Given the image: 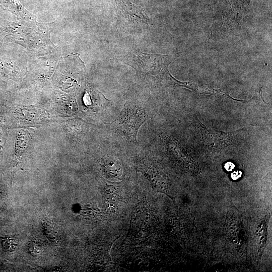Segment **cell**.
Listing matches in <instances>:
<instances>
[{"instance_id": "obj_6", "label": "cell", "mask_w": 272, "mask_h": 272, "mask_svg": "<svg viewBox=\"0 0 272 272\" xmlns=\"http://www.w3.org/2000/svg\"><path fill=\"white\" fill-rule=\"evenodd\" d=\"M242 175V173L240 171H235L231 173V177L233 180H237L239 179Z\"/></svg>"}, {"instance_id": "obj_2", "label": "cell", "mask_w": 272, "mask_h": 272, "mask_svg": "<svg viewBox=\"0 0 272 272\" xmlns=\"http://www.w3.org/2000/svg\"><path fill=\"white\" fill-rule=\"evenodd\" d=\"M147 119L143 110L126 103L115 126L120 134L137 142L138 130Z\"/></svg>"}, {"instance_id": "obj_7", "label": "cell", "mask_w": 272, "mask_h": 272, "mask_svg": "<svg viewBox=\"0 0 272 272\" xmlns=\"http://www.w3.org/2000/svg\"><path fill=\"white\" fill-rule=\"evenodd\" d=\"M234 167V164L231 162H227L224 165V168L227 171H231Z\"/></svg>"}, {"instance_id": "obj_1", "label": "cell", "mask_w": 272, "mask_h": 272, "mask_svg": "<svg viewBox=\"0 0 272 272\" xmlns=\"http://www.w3.org/2000/svg\"><path fill=\"white\" fill-rule=\"evenodd\" d=\"M171 56L160 54H148L135 50L120 59L123 63L133 68L138 74L152 77L165 87H175L177 79L169 73L168 67Z\"/></svg>"}, {"instance_id": "obj_5", "label": "cell", "mask_w": 272, "mask_h": 272, "mask_svg": "<svg viewBox=\"0 0 272 272\" xmlns=\"http://www.w3.org/2000/svg\"><path fill=\"white\" fill-rule=\"evenodd\" d=\"M107 172L111 176L117 177L121 174V168L119 164L113 161L108 162L105 165Z\"/></svg>"}, {"instance_id": "obj_3", "label": "cell", "mask_w": 272, "mask_h": 272, "mask_svg": "<svg viewBox=\"0 0 272 272\" xmlns=\"http://www.w3.org/2000/svg\"><path fill=\"white\" fill-rule=\"evenodd\" d=\"M122 13L128 17L149 24V18L137 0H115Z\"/></svg>"}, {"instance_id": "obj_4", "label": "cell", "mask_w": 272, "mask_h": 272, "mask_svg": "<svg viewBox=\"0 0 272 272\" xmlns=\"http://www.w3.org/2000/svg\"><path fill=\"white\" fill-rule=\"evenodd\" d=\"M2 6L19 17L25 20L31 19L34 16L26 10L21 5L19 0H0Z\"/></svg>"}, {"instance_id": "obj_8", "label": "cell", "mask_w": 272, "mask_h": 272, "mask_svg": "<svg viewBox=\"0 0 272 272\" xmlns=\"http://www.w3.org/2000/svg\"><path fill=\"white\" fill-rule=\"evenodd\" d=\"M1 46H2V43H0V48H1Z\"/></svg>"}]
</instances>
